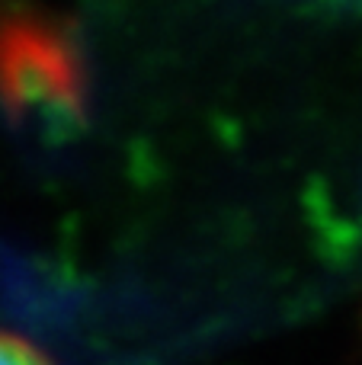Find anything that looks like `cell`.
I'll list each match as a JSON object with an SVG mask.
<instances>
[{
  "label": "cell",
  "mask_w": 362,
  "mask_h": 365,
  "mask_svg": "<svg viewBox=\"0 0 362 365\" xmlns=\"http://www.w3.org/2000/svg\"><path fill=\"white\" fill-rule=\"evenodd\" d=\"M0 365H51V362L29 340L0 330Z\"/></svg>",
  "instance_id": "7a4b0ae2"
},
{
  "label": "cell",
  "mask_w": 362,
  "mask_h": 365,
  "mask_svg": "<svg viewBox=\"0 0 362 365\" xmlns=\"http://www.w3.org/2000/svg\"><path fill=\"white\" fill-rule=\"evenodd\" d=\"M0 109L51 132L87 122V55L68 16L29 0L0 4Z\"/></svg>",
  "instance_id": "6da1fadb"
}]
</instances>
